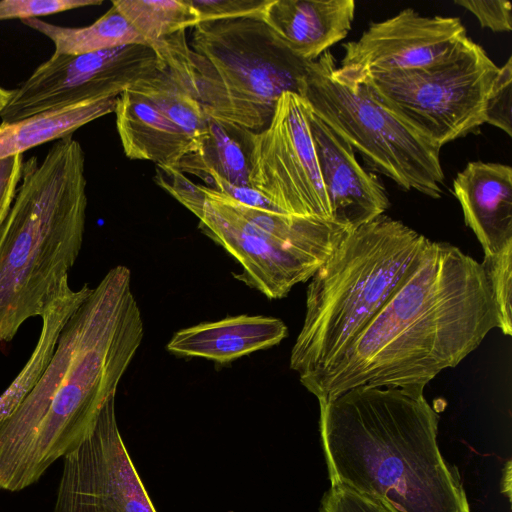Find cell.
<instances>
[{
	"label": "cell",
	"instance_id": "30",
	"mask_svg": "<svg viewBox=\"0 0 512 512\" xmlns=\"http://www.w3.org/2000/svg\"><path fill=\"white\" fill-rule=\"evenodd\" d=\"M456 4L471 12L484 28L494 32L512 30V6L506 0H456Z\"/></svg>",
	"mask_w": 512,
	"mask_h": 512
},
{
	"label": "cell",
	"instance_id": "32",
	"mask_svg": "<svg viewBox=\"0 0 512 512\" xmlns=\"http://www.w3.org/2000/svg\"><path fill=\"white\" fill-rule=\"evenodd\" d=\"M209 179L214 184L212 188L243 205L266 211L280 212L271 202L252 187L234 186L217 175H212Z\"/></svg>",
	"mask_w": 512,
	"mask_h": 512
},
{
	"label": "cell",
	"instance_id": "3",
	"mask_svg": "<svg viewBox=\"0 0 512 512\" xmlns=\"http://www.w3.org/2000/svg\"><path fill=\"white\" fill-rule=\"evenodd\" d=\"M318 401L331 485L391 512H470L458 469L440 452L439 417L424 388L361 385Z\"/></svg>",
	"mask_w": 512,
	"mask_h": 512
},
{
	"label": "cell",
	"instance_id": "21",
	"mask_svg": "<svg viewBox=\"0 0 512 512\" xmlns=\"http://www.w3.org/2000/svg\"><path fill=\"white\" fill-rule=\"evenodd\" d=\"M22 23L48 37L57 55H80L130 44L148 45L142 35L112 5L99 19L84 27H63L32 18Z\"/></svg>",
	"mask_w": 512,
	"mask_h": 512
},
{
	"label": "cell",
	"instance_id": "29",
	"mask_svg": "<svg viewBox=\"0 0 512 512\" xmlns=\"http://www.w3.org/2000/svg\"><path fill=\"white\" fill-rule=\"evenodd\" d=\"M319 512H391L379 499L343 484L331 485Z\"/></svg>",
	"mask_w": 512,
	"mask_h": 512
},
{
	"label": "cell",
	"instance_id": "24",
	"mask_svg": "<svg viewBox=\"0 0 512 512\" xmlns=\"http://www.w3.org/2000/svg\"><path fill=\"white\" fill-rule=\"evenodd\" d=\"M488 278L492 298L504 335L512 334V243L481 262Z\"/></svg>",
	"mask_w": 512,
	"mask_h": 512
},
{
	"label": "cell",
	"instance_id": "10",
	"mask_svg": "<svg viewBox=\"0 0 512 512\" xmlns=\"http://www.w3.org/2000/svg\"><path fill=\"white\" fill-rule=\"evenodd\" d=\"M248 161L250 186L280 212L333 222L303 97L283 93L267 127L249 131Z\"/></svg>",
	"mask_w": 512,
	"mask_h": 512
},
{
	"label": "cell",
	"instance_id": "17",
	"mask_svg": "<svg viewBox=\"0 0 512 512\" xmlns=\"http://www.w3.org/2000/svg\"><path fill=\"white\" fill-rule=\"evenodd\" d=\"M287 335V326L279 318L237 315L181 329L166 347L170 353L181 357L227 363L275 346Z\"/></svg>",
	"mask_w": 512,
	"mask_h": 512
},
{
	"label": "cell",
	"instance_id": "33",
	"mask_svg": "<svg viewBox=\"0 0 512 512\" xmlns=\"http://www.w3.org/2000/svg\"><path fill=\"white\" fill-rule=\"evenodd\" d=\"M511 473H512L511 461L508 460L503 469V474H502V479H501V492L504 493L510 501H511V488H512Z\"/></svg>",
	"mask_w": 512,
	"mask_h": 512
},
{
	"label": "cell",
	"instance_id": "18",
	"mask_svg": "<svg viewBox=\"0 0 512 512\" xmlns=\"http://www.w3.org/2000/svg\"><path fill=\"white\" fill-rule=\"evenodd\" d=\"M116 127L125 155L175 169L195 143L145 98L128 89L117 97Z\"/></svg>",
	"mask_w": 512,
	"mask_h": 512
},
{
	"label": "cell",
	"instance_id": "7",
	"mask_svg": "<svg viewBox=\"0 0 512 512\" xmlns=\"http://www.w3.org/2000/svg\"><path fill=\"white\" fill-rule=\"evenodd\" d=\"M300 96L371 170L404 190L441 197V148L379 101L364 78L337 66L329 50L307 64Z\"/></svg>",
	"mask_w": 512,
	"mask_h": 512
},
{
	"label": "cell",
	"instance_id": "11",
	"mask_svg": "<svg viewBox=\"0 0 512 512\" xmlns=\"http://www.w3.org/2000/svg\"><path fill=\"white\" fill-rule=\"evenodd\" d=\"M163 69L155 50L143 44L80 55L53 54L13 90L0 118L11 123L86 101L116 98L137 80Z\"/></svg>",
	"mask_w": 512,
	"mask_h": 512
},
{
	"label": "cell",
	"instance_id": "13",
	"mask_svg": "<svg viewBox=\"0 0 512 512\" xmlns=\"http://www.w3.org/2000/svg\"><path fill=\"white\" fill-rule=\"evenodd\" d=\"M466 37L459 18L423 16L406 8L370 24L359 39L347 42L339 67L356 75L422 68L446 56Z\"/></svg>",
	"mask_w": 512,
	"mask_h": 512
},
{
	"label": "cell",
	"instance_id": "27",
	"mask_svg": "<svg viewBox=\"0 0 512 512\" xmlns=\"http://www.w3.org/2000/svg\"><path fill=\"white\" fill-rule=\"evenodd\" d=\"M199 22L253 18L261 19L269 0H187Z\"/></svg>",
	"mask_w": 512,
	"mask_h": 512
},
{
	"label": "cell",
	"instance_id": "31",
	"mask_svg": "<svg viewBox=\"0 0 512 512\" xmlns=\"http://www.w3.org/2000/svg\"><path fill=\"white\" fill-rule=\"evenodd\" d=\"M23 154L0 160V228L3 225L22 178Z\"/></svg>",
	"mask_w": 512,
	"mask_h": 512
},
{
	"label": "cell",
	"instance_id": "15",
	"mask_svg": "<svg viewBox=\"0 0 512 512\" xmlns=\"http://www.w3.org/2000/svg\"><path fill=\"white\" fill-rule=\"evenodd\" d=\"M453 193L466 225L491 256L512 243V168L474 161L457 174Z\"/></svg>",
	"mask_w": 512,
	"mask_h": 512
},
{
	"label": "cell",
	"instance_id": "25",
	"mask_svg": "<svg viewBox=\"0 0 512 512\" xmlns=\"http://www.w3.org/2000/svg\"><path fill=\"white\" fill-rule=\"evenodd\" d=\"M50 358L51 354L47 349L34 348L24 367L0 395V421L10 415L25 398L42 375Z\"/></svg>",
	"mask_w": 512,
	"mask_h": 512
},
{
	"label": "cell",
	"instance_id": "23",
	"mask_svg": "<svg viewBox=\"0 0 512 512\" xmlns=\"http://www.w3.org/2000/svg\"><path fill=\"white\" fill-rule=\"evenodd\" d=\"M111 4L150 46L199 23L187 0H113Z\"/></svg>",
	"mask_w": 512,
	"mask_h": 512
},
{
	"label": "cell",
	"instance_id": "9",
	"mask_svg": "<svg viewBox=\"0 0 512 512\" xmlns=\"http://www.w3.org/2000/svg\"><path fill=\"white\" fill-rule=\"evenodd\" d=\"M498 70L485 50L466 37L426 67L358 76L379 101L442 148L484 124Z\"/></svg>",
	"mask_w": 512,
	"mask_h": 512
},
{
	"label": "cell",
	"instance_id": "5",
	"mask_svg": "<svg viewBox=\"0 0 512 512\" xmlns=\"http://www.w3.org/2000/svg\"><path fill=\"white\" fill-rule=\"evenodd\" d=\"M429 239L383 214L347 233L310 278L290 354L300 382L335 364L413 268Z\"/></svg>",
	"mask_w": 512,
	"mask_h": 512
},
{
	"label": "cell",
	"instance_id": "28",
	"mask_svg": "<svg viewBox=\"0 0 512 512\" xmlns=\"http://www.w3.org/2000/svg\"><path fill=\"white\" fill-rule=\"evenodd\" d=\"M102 3V0H3L0 1V21H22Z\"/></svg>",
	"mask_w": 512,
	"mask_h": 512
},
{
	"label": "cell",
	"instance_id": "34",
	"mask_svg": "<svg viewBox=\"0 0 512 512\" xmlns=\"http://www.w3.org/2000/svg\"><path fill=\"white\" fill-rule=\"evenodd\" d=\"M13 94V90H8L0 86V112L6 107Z\"/></svg>",
	"mask_w": 512,
	"mask_h": 512
},
{
	"label": "cell",
	"instance_id": "2",
	"mask_svg": "<svg viewBox=\"0 0 512 512\" xmlns=\"http://www.w3.org/2000/svg\"><path fill=\"white\" fill-rule=\"evenodd\" d=\"M499 327L482 264L450 243L429 240L338 361L301 384L318 400L361 385L425 388Z\"/></svg>",
	"mask_w": 512,
	"mask_h": 512
},
{
	"label": "cell",
	"instance_id": "22",
	"mask_svg": "<svg viewBox=\"0 0 512 512\" xmlns=\"http://www.w3.org/2000/svg\"><path fill=\"white\" fill-rule=\"evenodd\" d=\"M127 89L154 105L199 148L207 133L208 116L199 100L190 95L166 69L137 80Z\"/></svg>",
	"mask_w": 512,
	"mask_h": 512
},
{
	"label": "cell",
	"instance_id": "8",
	"mask_svg": "<svg viewBox=\"0 0 512 512\" xmlns=\"http://www.w3.org/2000/svg\"><path fill=\"white\" fill-rule=\"evenodd\" d=\"M200 188V230L241 265L235 278L269 299L310 280L350 232L331 221L249 207L212 187Z\"/></svg>",
	"mask_w": 512,
	"mask_h": 512
},
{
	"label": "cell",
	"instance_id": "19",
	"mask_svg": "<svg viewBox=\"0 0 512 512\" xmlns=\"http://www.w3.org/2000/svg\"><path fill=\"white\" fill-rule=\"evenodd\" d=\"M116 98L86 101L0 125V160L72 134L80 127L114 112Z\"/></svg>",
	"mask_w": 512,
	"mask_h": 512
},
{
	"label": "cell",
	"instance_id": "12",
	"mask_svg": "<svg viewBox=\"0 0 512 512\" xmlns=\"http://www.w3.org/2000/svg\"><path fill=\"white\" fill-rule=\"evenodd\" d=\"M53 512H157L120 435L115 396L92 433L63 458Z\"/></svg>",
	"mask_w": 512,
	"mask_h": 512
},
{
	"label": "cell",
	"instance_id": "4",
	"mask_svg": "<svg viewBox=\"0 0 512 512\" xmlns=\"http://www.w3.org/2000/svg\"><path fill=\"white\" fill-rule=\"evenodd\" d=\"M21 179L0 228V346L60 294L85 231V155L77 140L55 141L40 163L29 158Z\"/></svg>",
	"mask_w": 512,
	"mask_h": 512
},
{
	"label": "cell",
	"instance_id": "1",
	"mask_svg": "<svg viewBox=\"0 0 512 512\" xmlns=\"http://www.w3.org/2000/svg\"><path fill=\"white\" fill-rule=\"evenodd\" d=\"M143 335L131 272L117 265L69 318L40 378L0 421V489L28 488L86 440Z\"/></svg>",
	"mask_w": 512,
	"mask_h": 512
},
{
	"label": "cell",
	"instance_id": "6",
	"mask_svg": "<svg viewBox=\"0 0 512 512\" xmlns=\"http://www.w3.org/2000/svg\"><path fill=\"white\" fill-rule=\"evenodd\" d=\"M190 45L197 98L210 118L259 132L283 93L301 94L309 62L261 19L199 22Z\"/></svg>",
	"mask_w": 512,
	"mask_h": 512
},
{
	"label": "cell",
	"instance_id": "14",
	"mask_svg": "<svg viewBox=\"0 0 512 512\" xmlns=\"http://www.w3.org/2000/svg\"><path fill=\"white\" fill-rule=\"evenodd\" d=\"M308 119L332 221L352 231L383 215L390 201L378 177L362 168L352 147L309 106Z\"/></svg>",
	"mask_w": 512,
	"mask_h": 512
},
{
	"label": "cell",
	"instance_id": "26",
	"mask_svg": "<svg viewBox=\"0 0 512 512\" xmlns=\"http://www.w3.org/2000/svg\"><path fill=\"white\" fill-rule=\"evenodd\" d=\"M512 58L499 67L488 95L484 113V123L493 125L508 136H512Z\"/></svg>",
	"mask_w": 512,
	"mask_h": 512
},
{
	"label": "cell",
	"instance_id": "16",
	"mask_svg": "<svg viewBox=\"0 0 512 512\" xmlns=\"http://www.w3.org/2000/svg\"><path fill=\"white\" fill-rule=\"evenodd\" d=\"M353 0H269L262 20L297 58L312 62L352 28Z\"/></svg>",
	"mask_w": 512,
	"mask_h": 512
},
{
	"label": "cell",
	"instance_id": "20",
	"mask_svg": "<svg viewBox=\"0 0 512 512\" xmlns=\"http://www.w3.org/2000/svg\"><path fill=\"white\" fill-rule=\"evenodd\" d=\"M248 130L208 117L207 133L199 148L185 155L175 168L207 182L217 175L234 186L249 183Z\"/></svg>",
	"mask_w": 512,
	"mask_h": 512
}]
</instances>
